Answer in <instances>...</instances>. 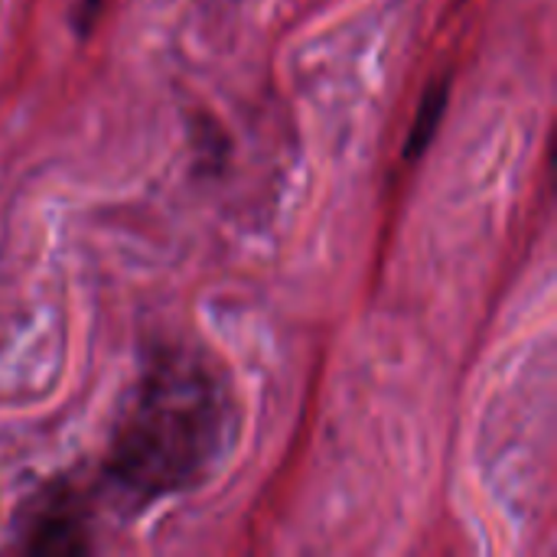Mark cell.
<instances>
[{
	"mask_svg": "<svg viewBox=\"0 0 557 557\" xmlns=\"http://www.w3.org/2000/svg\"><path fill=\"white\" fill-rule=\"evenodd\" d=\"M238 434V401L219 359L173 343L150 356L98 470L111 509L140 512L206 483Z\"/></svg>",
	"mask_w": 557,
	"mask_h": 557,
	"instance_id": "6da1fadb",
	"label": "cell"
},
{
	"mask_svg": "<svg viewBox=\"0 0 557 557\" xmlns=\"http://www.w3.org/2000/svg\"><path fill=\"white\" fill-rule=\"evenodd\" d=\"M91 493L72 480L46 486L20 519V545L29 555H85L91 548Z\"/></svg>",
	"mask_w": 557,
	"mask_h": 557,
	"instance_id": "7a4b0ae2",
	"label": "cell"
},
{
	"mask_svg": "<svg viewBox=\"0 0 557 557\" xmlns=\"http://www.w3.org/2000/svg\"><path fill=\"white\" fill-rule=\"evenodd\" d=\"M447 104H450V85H447V78L428 85V91H424V98H421V108H418V114H414L411 134H408V147H405V157H408V160H418V157L431 147L434 134H437V127H441V121H444Z\"/></svg>",
	"mask_w": 557,
	"mask_h": 557,
	"instance_id": "3957f363",
	"label": "cell"
}]
</instances>
